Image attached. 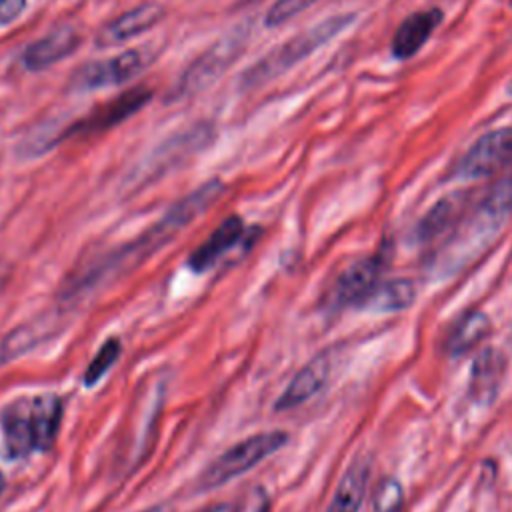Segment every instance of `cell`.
Masks as SVG:
<instances>
[{
  "label": "cell",
  "mask_w": 512,
  "mask_h": 512,
  "mask_svg": "<svg viewBox=\"0 0 512 512\" xmlns=\"http://www.w3.org/2000/svg\"><path fill=\"white\" fill-rule=\"evenodd\" d=\"M354 18L356 16L352 12L332 14L312 24L310 28L298 32L296 36L284 40L282 44L266 52L262 58H258L250 68H246L238 78V86L242 90H252L286 74L290 68H294L310 54H314L320 46L328 44L332 38L344 32L354 22Z\"/></svg>",
  "instance_id": "cell-3"
},
{
  "label": "cell",
  "mask_w": 512,
  "mask_h": 512,
  "mask_svg": "<svg viewBox=\"0 0 512 512\" xmlns=\"http://www.w3.org/2000/svg\"><path fill=\"white\" fill-rule=\"evenodd\" d=\"M286 442L288 434L284 430H266L236 442L204 470L200 478V488L212 490L220 484H226L242 476L244 472L260 464L264 458L286 446Z\"/></svg>",
  "instance_id": "cell-5"
},
{
  "label": "cell",
  "mask_w": 512,
  "mask_h": 512,
  "mask_svg": "<svg viewBox=\"0 0 512 512\" xmlns=\"http://www.w3.org/2000/svg\"><path fill=\"white\" fill-rule=\"evenodd\" d=\"M466 202H468V194H464V192H454V194L440 198L416 224V228H414L416 240L428 242V240L448 232L452 226H456V222L464 214Z\"/></svg>",
  "instance_id": "cell-18"
},
{
  "label": "cell",
  "mask_w": 512,
  "mask_h": 512,
  "mask_svg": "<svg viewBox=\"0 0 512 512\" xmlns=\"http://www.w3.org/2000/svg\"><path fill=\"white\" fill-rule=\"evenodd\" d=\"M416 300V284L408 278H392L384 284H376L362 306L376 312H402Z\"/></svg>",
  "instance_id": "cell-20"
},
{
  "label": "cell",
  "mask_w": 512,
  "mask_h": 512,
  "mask_svg": "<svg viewBox=\"0 0 512 512\" xmlns=\"http://www.w3.org/2000/svg\"><path fill=\"white\" fill-rule=\"evenodd\" d=\"M200 512H236V506H234V504H228V502H220V504L206 506V508H202Z\"/></svg>",
  "instance_id": "cell-27"
},
{
  "label": "cell",
  "mask_w": 512,
  "mask_h": 512,
  "mask_svg": "<svg viewBox=\"0 0 512 512\" xmlns=\"http://www.w3.org/2000/svg\"><path fill=\"white\" fill-rule=\"evenodd\" d=\"M152 98V92L148 88H132L124 94H120L114 100H108L106 104L98 106L96 110H92L88 116L72 122L70 126H66L60 136L58 142L70 138V136H92L104 130L114 128L116 124L124 122L126 118H130L136 110H140L148 100Z\"/></svg>",
  "instance_id": "cell-9"
},
{
  "label": "cell",
  "mask_w": 512,
  "mask_h": 512,
  "mask_svg": "<svg viewBox=\"0 0 512 512\" xmlns=\"http://www.w3.org/2000/svg\"><path fill=\"white\" fill-rule=\"evenodd\" d=\"M224 192V184L218 178L204 182L200 188L190 192L188 196L180 198L172 204L162 218H158L148 230H144L138 238L124 244L120 250L92 262L80 276L70 282L68 296L86 290L94 284H100L108 274H124L144 262L148 256L158 252L166 242H170L182 228H186L194 218L206 212Z\"/></svg>",
  "instance_id": "cell-1"
},
{
  "label": "cell",
  "mask_w": 512,
  "mask_h": 512,
  "mask_svg": "<svg viewBox=\"0 0 512 512\" xmlns=\"http://www.w3.org/2000/svg\"><path fill=\"white\" fill-rule=\"evenodd\" d=\"M120 352H122L120 342H118L116 338H108V340L100 346V350L94 354V358H92V362L88 364V368L84 370V378H82L84 386H94V384H98V382L104 378V374L114 366V362L118 360Z\"/></svg>",
  "instance_id": "cell-22"
},
{
  "label": "cell",
  "mask_w": 512,
  "mask_h": 512,
  "mask_svg": "<svg viewBox=\"0 0 512 512\" xmlns=\"http://www.w3.org/2000/svg\"><path fill=\"white\" fill-rule=\"evenodd\" d=\"M212 136H214V132H212L210 124H194L186 130L174 132L148 158H144V162L138 166V170H134V176L138 174V178H142V180L158 178L162 172L170 170L174 164L182 162L184 158H188V156L196 154L198 150H202L204 146H208Z\"/></svg>",
  "instance_id": "cell-8"
},
{
  "label": "cell",
  "mask_w": 512,
  "mask_h": 512,
  "mask_svg": "<svg viewBox=\"0 0 512 512\" xmlns=\"http://www.w3.org/2000/svg\"><path fill=\"white\" fill-rule=\"evenodd\" d=\"M244 224L238 216H228L220 222V226L188 256V268L194 272H204L218 258H222L242 236Z\"/></svg>",
  "instance_id": "cell-17"
},
{
  "label": "cell",
  "mask_w": 512,
  "mask_h": 512,
  "mask_svg": "<svg viewBox=\"0 0 512 512\" xmlns=\"http://www.w3.org/2000/svg\"><path fill=\"white\" fill-rule=\"evenodd\" d=\"M330 370H332L330 352L326 350V352L316 354L308 364H304L294 374V378L288 382L284 392L274 402V410H278V412L292 410V408L304 404L306 400H310L326 384Z\"/></svg>",
  "instance_id": "cell-14"
},
{
  "label": "cell",
  "mask_w": 512,
  "mask_h": 512,
  "mask_svg": "<svg viewBox=\"0 0 512 512\" xmlns=\"http://www.w3.org/2000/svg\"><path fill=\"white\" fill-rule=\"evenodd\" d=\"M248 38H250V26L240 24L234 30L226 32L222 38H218L212 46H208L180 74L174 88V98L176 100L192 98L198 92L208 90L242 54Z\"/></svg>",
  "instance_id": "cell-4"
},
{
  "label": "cell",
  "mask_w": 512,
  "mask_h": 512,
  "mask_svg": "<svg viewBox=\"0 0 512 512\" xmlns=\"http://www.w3.org/2000/svg\"><path fill=\"white\" fill-rule=\"evenodd\" d=\"M506 356L496 348H482L470 368V394L476 402L490 404L506 374Z\"/></svg>",
  "instance_id": "cell-16"
},
{
  "label": "cell",
  "mask_w": 512,
  "mask_h": 512,
  "mask_svg": "<svg viewBox=\"0 0 512 512\" xmlns=\"http://www.w3.org/2000/svg\"><path fill=\"white\" fill-rule=\"evenodd\" d=\"M506 96L512 98V78H510V82H508V86H506Z\"/></svg>",
  "instance_id": "cell-28"
},
{
  "label": "cell",
  "mask_w": 512,
  "mask_h": 512,
  "mask_svg": "<svg viewBox=\"0 0 512 512\" xmlns=\"http://www.w3.org/2000/svg\"><path fill=\"white\" fill-rule=\"evenodd\" d=\"M442 20L444 12L436 6L406 16L392 36V56L398 60H408L416 56L422 50V46L432 38Z\"/></svg>",
  "instance_id": "cell-13"
},
{
  "label": "cell",
  "mask_w": 512,
  "mask_h": 512,
  "mask_svg": "<svg viewBox=\"0 0 512 512\" xmlns=\"http://www.w3.org/2000/svg\"><path fill=\"white\" fill-rule=\"evenodd\" d=\"M236 512H270V496L262 486H254L236 506Z\"/></svg>",
  "instance_id": "cell-25"
},
{
  "label": "cell",
  "mask_w": 512,
  "mask_h": 512,
  "mask_svg": "<svg viewBox=\"0 0 512 512\" xmlns=\"http://www.w3.org/2000/svg\"><path fill=\"white\" fill-rule=\"evenodd\" d=\"M78 46H80V34L74 28L64 26V28L52 30L50 34L34 40L24 48L22 66L28 72L46 70L52 64L68 58L72 52H76Z\"/></svg>",
  "instance_id": "cell-15"
},
{
  "label": "cell",
  "mask_w": 512,
  "mask_h": 512,
  "mask_svg": "<svg viewBox=\"0 0 512 512\" xmlns=\"http://www.w3.org/2000/svg\"><path fill=\"white\" fill-rule=\"evenodd\" d=\"M162 18H164V6L162 4L144 2L136 8L120 14L118 18L110 20L108 24H104L100 28V32L96 34V46L98 48H110V46L124 44L128 40L144 34L152 26H156Z\"/></svg>",
  "instance_id": "cell-11"
},
{
  "label": "cell",
  "mask_w": 512,
  "mask_h": 512,
  "mask_svg": "<svg viewBox=\"0 0 512 512\" xmlns=\"http://www.w3.org/2000/svg\"><path fill=\"white\" fill-rule=\"evenodd\" d=\"M384 268V258L382 254L378 256H368L362 260H356L350 264L334 284V302L338 306H350L358 304L362 306L370 292L378 284V276Z\"/></svg>",
  "instance_id": "cell-12"
},
{
  "label": "cell",
  "mask_w": 512,
  "mask_h": 512,
  "mask_svg": "<svg viewBox=\"0 0 512 512\" xmlns=\"http://www.w3.org/2000/svg\"><path fill=\"white\" fill-rule=\"evenodd\" d=\"M316 2H320V0H276L268 8V12L264 16V24L268 28H276L280 24H286L294 16H298L304 10H308L310 6H314Z\"/></svg>",
  "instance_id": "cell-24"
},
{
  "label": "cell",
  "mask_w": 512,
  "mask_h": 512,
  "mask_svg": "<svg viewBox=\"0 0 512 512\" xmlns=\"http://www.w3.org/2000/svg\"><path fill=\"white\" fill-rule=\"evenodd\" d=\"M2 490H4V476H2V472H0V494H2Z\"/></svg>",
  "instance_id": "cell-29"
},
{
  "label": "cell",
  "mask_w": 512,
  "mask_h": 512,
  "mask_svg": "<svg viewBox=\"0 0 512 512\" xmlns=\"http://www.w3.org/2000/svg\"><path fill=\"white\" fill-rule=\"evenodd\" d=\"M60 326H62V312L50 310L10 330L0 340V368L14 362L22 354H28L42 342L50 340L56 334V330H60Z\"/></svg>",
  "instance_id": "cell-10"
},
{
  "label": "cell",
  "mask_w": 512,
  "mask_h": 512,
  "mask_svg": "<svg viewBox=\"0 0 512 512\" xmlns=\"http://www.w3.org/2000/svg\"><path fill=\"white\" fill-rule=\"evenodd\" d=\"M490 334V318L480 312H468L458 320V324L452 328L450 336L446 338V352L452 356H460L480 344Z\"/></svg>",
  "instance_id": "cell-21"
},
{
  "label": "cell",
  "mask_w": 512,
  "mask_h": 512,
  "mask_svg": "<svg viewBox=\"0 0 512 512\" xmlns=\"http://www.w3.org/2000/svg\"><path fill=\"white\" fill-rule=\"evenodd\" d=\"M26 0H0V26H8L20 18Z\"/></svg>",
  "instance_id": "cell-26"
},
{
  "label": "cell",
  "mask_w": 512,
  "mask_h": 512,
  "mask_svg": "<svg viewBox=\"0 0 512 512\" xmlns=\"http://www.w3.org/2000/svg\"><path fill=\"white\" fill-rule=\"evenodd\" d=\"M404 502V490L402 484L394 476H386L378 482L372 504L374 512H400Z\"/></svg>",
  "instance_id": "cell-23"
},
{
  "label": "cell",
  "mask_w": 512,
  "mask_h": 512,
  "mask_svg": "<svg viewBox=\"0 0 512 512\" xmlns=\"http://www.w3.org/2000/svg\"><path fill=\"white\" fill-rule=\"evenodd\" d=\"M512 166V126H502L484 132L460 156L454 166V176L464 180L488 178Z\"/></svg>",
  "instance_id": "cell-7"
},
{
  "label": "cell",
  "mask_w": 512,
  "mask_h": 512,
  "mask_svg": "<svg viewBox=\"0 0 512 512\" xmlns=\"http://www.w3.org/2000/svg\"><path fill=\"white\" fill-rule=\"evenodd\" d=\"M62 412V400L52 392L18 398L6 406L2 412L6 458L14 460L50 450L60 432Z\"/></svg>",
  "instance_id": "cell-2"
},
{
  "label": "cell",
  "mask_w": 512,
  "mask_h": 512,
  "mask_svg": "<svg viewBox=\"0 0 512 512\" xmlns=\"http://www.w3.org/2000/svg\"><path fill=\"white\" fill-rule=\"evenodd\" d=\"M368 476L370 462L366 458H356L342 474L326 512H358L366 496Z\"/></svg>",
  "instance_id": "cell-19"
},
{
  "label": "cell",
  "mask_w": 512,
  "mask_h": 512,
  "mask_svg": "<svg viewBox=\"0 0 512 512\" xmlns=\"http://www.w3.org/2000/svg\"><path fill=\"white\" fill-rule=\"evenodd\" d=\"M152 62V52L146 48L124 50L112 58L88 62L70 76V88L78 92L120 86L140 76Z\"/></svg>",
  "instance_id": "cell-6"
}]
</instances>
